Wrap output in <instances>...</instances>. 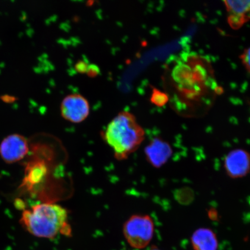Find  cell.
<instances>
[{"instance_id": "1", "label": "cell", "mask_w": 250, "mask_h": 250, "mask_svg": "<svg viewBox=\"0 0 250 250\" xmlns=\"http://www.w3.org/2000/svg\"><path fill=\"white\" fill-rule=\"evenodd\" d=\"M202 62L196 56L182 55L173 62L172 68L167 75V86L171 93L168 94L169 100H173L175 105L192 104V101H197L199 91L202 90L199 87L200 77L207 76L210 71L199 75L206 68L201 64Z\"/></svg>"}, {"instance_id": "2", "label": "cell", "mask_w": 250, "mask_h": 250, "mask_svg": "<svg viewBox=\"0 0 250 250\" xmlns=\"http://www.w3.org/2000/svg\"><path fill=\"white\" fill-rule=\"evenodd\" d=\"M103 136L115 158L122 161L139 148L145 139V132L134 115L122 111L109 123Z\"/></svg>"}, {"instance_id": "3", "label": "cell", "mask_w": 250, "mask_h": 250, "mask_svg": "<svg viewBox=\"0 0 250 250\" xmlns=\"http://www.w3.org/2000/svg\"><path fill=\"white\" fill-rule=\"evenodd\" d=\"M68 212L62 206L42 203L23 212L21 223L32 235L42 238H54L59 232L69 234Z\"/></svg>"}, {"instance_id": "4", "label": "cell", "mask_w": 250, "mask_h": 250, "mask_svg": "<svg viewBox=\"0 0 250 250\" xmlns=\"http://www.w3.org/2000/svg\"><path fill=\"white\" fill-rule=\"evenodd\" d=\"M154 229V221L149 215L134 214L124 223L123 234L132 248L144 249L151 243Z\"/></svg>"}, {"instance_id": "5", "label": "cell", "mask_w": 250, "mask_h": 250, "mask_svg": "<svg viewBox=\"0 0 250 250\" xmlns=\"http://www.w3.org/2000/svg\"><path fill=\"white\" fill-rule=\"evenodd\" d=\"M61 115L64 120L78 124L85 121L89 114L90 105L87 100L80 94H71L62 100Z\"/></svg>"}, {"instance_id": "6", "label": "cell", "mask_w": 250, "mask_h": 250, "mask_svg": "<svg viewBox=\"0 0 250 250\" xmlns=\"http://www.w3.org/2000/svg\"><path fill=\"white\" fill-rule=\"evenodd\" d=\"M29 143L20 134H12L0 144V156L5 163L12 164L23 159L29 152Z\"/></svg>"}, {"instance_id": "7", "label": "cell", "mask_w": 250, "mask_h": 250, "mask_svg": "<svg viewBox=\"0 0 250 250\" xmlns=\"http://www.w3.org/2000/svg\"><path fill=\"white\" fill-rule=\"evenodd\" d=\"M224 168L228 176L233 179L245 177L250 171V154L243 149L232 150L226 156Z\"/></svg>"}, {"instance_id": "8", "label": "cell", "mask_w": 250, "mask_h": 250, "mask_svg": "<svg viewBox=\"0 0 250 250\" xmlns=\"http://www.w3.org/2000/svg\"><path fill=\"white\" fill-rule=\"evenodd\" d=\"M146 160L153 167L159 168L165 165L172 155L169 144L164 140L155 138L151 140L145 149Z\"/></svg>"}, {"instance_id": "9", "label": "cell", "mask_w": 250, "mask_h": 250, "mask_svg": "<svg viewBox=\"0 0 250 250\" xmlns=\"http://www.w3.org/2000/svg\"><path fill=\"white\" fill-rule=\"evenodd\" d=\"M228 22L234 29H238L250 20V1H226Z\"/></svg>"}, {"instance_id": "10", "label": "cell", "mask_w": 250, "mask_h": 250, "mask_svg": "<svg viewBox=\"0 0 250 250\" xmlns=\"http://www.w3.org/2000/svg\"><path fill=\"white\" fill-rule=\"evenodd\" d=\"M194 250H217L218 242L214 231L207 228H201L193 233L190 238Z\"/></svg>"}, {"instance_id": "11", "label": "cell", "mask_w": 250, "mask_h": 250, "mask_svg": "<svg viewBox=\"0 0 250 250\" xmlns=\"http://www.w3.org/2000/svg\"><path fill=\"white\" fill-rule=\"evenodd\" d=\"M151 103L158 107H163L169 101V97L167 93L162 92L160 90L153 88L151 93Z\"/></svg>"}, {"instance_id": "12", "label": "cell", "mask_w": 250, "mask_h": 250, "mask_svg": "<svg viewBox=\"0 0 250 250\" xmlns=\"http://www.w3.org/2000/svg\"><path fill=\"white\" fill-rule=\"evenodd\" d=\"M179 198L183 204H190L194 199V192L189 188L183 189L179 192Z\"/></svg>"}, {"instance_id": "13", "label": "cell", "mask_w": 250, "mask_h": 250, "mask_svg": "<svg viewBox=\"0 0 250 250\" xmlns=\"http://www.w3.org/2000/svg\"><path fill=\"white\" fill-rule=\"evenodd\" d=\"M240 59L247 71L250 73V47L245 49L240 55Z\"/></svg>"}, {"instance_id": "14", "label": "cell", "mask_w": 250, "mask_h": 250, "mask_svg": "<svg viewBox=\"0 0 250 250\" xmlns=\"http://www.w3.org/2000/svg\"><path fill=\"white\" fill-rule=\"evenodd\" d=\"M100 73V69L98 65L95 64H89L86 74L90 77H95Z\"/></svg>"}, {"instance_id": "15", "label": "cell", "mask_w": 250, "mask_h": 250, "mask_svg": "<svg viewBox=\"0 0 250 250\" xmlns=\"http://www.w3.org/2000/svg\"><path fill=\"white\" fill-rule=\"evenodd\" d=\"M89 64L85 62L80 61L77 62L76 65V70L78 73L81 74L86 73L87 68Z\"/></svg>"}, {"instance_id": "16", "label": "cell", "mask_w": 250, "mask_h": 250, "mask_svg": "<svg viewBox=\"0 0 250 250\" xmlns=\"http://www.w3.org/2000/svg\"><path fill=\"white\" fill-rule=\"evenodd\" d=\"M208 217L212 221H218L220 218L218 211L214 208H211L208 210Z\"/></svg>"}, {"instance_id": "17", "label": "cell", "mask_w": 250, "mask_h": 250, "mask_svg": "<svg viewBox=\"0 0 250 250\" xmlns=\"http://www.w3.org/2000/svg\"><path fill=\"white\" fill-rule=\"evenodd\" d=\"M148 250H161L157 248V247L155 246H153L150 248Z\"/></svg>"}]
</instances>
